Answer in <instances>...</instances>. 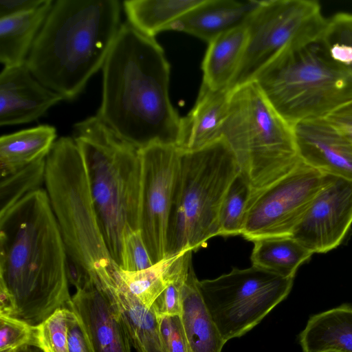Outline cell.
I'll list each match as a JSON object with an SVG mask.
<instances>
[{
	"mask_svg": "<svg viewBox=\"0 0 352 352\" xmlns=\"http://www.w3.org/2000/svg\"><path fill=\"white\" fill-rule=\"evenodd\" d=\"M14 312L15 303L12 296L0 286V316L13 317Z\"/></svg>",
	"mask_w": 352,
	"mask_h": 352,
	"instance_id": "cell-39",
	"label": "cell"
},
{
	"mask_svg": "<svg viewBox=\"0 0 352 352\" xmlns=\"http://www.w3.org/2000/svg\"><path fill=\"white\" fill-rule=\"evenodd\" d=\"M55 127L42 124L0 138L1 178L45 158L56 142Z\"/></svg>",
	"mask_w": 352,
	"mask_h": 352,
	"instance_id": "cell-24",
	"label": "cell"
},
{
	"mask_svg": "<svg viewBox=\"0 0 352 352\" xmlns=\"http://www.w3.org/2000/svg\"><path fill=\"white\" fill-rule=\"evenodd\" d=\"M45 166L46 157L1 177L0 213L8 210L30 192L41 188V184L45 183Z\"/></svg>",
	"mask_w": 352,
	"mask_h": 352,
	"instance_id": "cell-29",
	"label": "cell"
},
{
	"mask_svg": "<svg viewBox=\"0 0 352 352\" xmlns=\"http://www.w3.org/2000/svg\"><path fill=\"white\" fill-rule=\"evenodd\" d=\"M222 137L232 151L239 175L251 193L278 181L301 161L292 126L254 81L232 89Z\"/></svg>",
	"mask_w": 352,
	"mask_h": 352,
	"instance_id": "cell-8",
	"label": "cell"
},
{
	"mask_svg": "<svg viewBox=\"0 0 352 352\" xmlns=\"http://www.w3.org/2000/svg\"><path fill=\"white\" fill-rule=\"evenodd\" d=\"M15 352H45L44 349L38 345L36 342H32L27 343L20 348H19Z\"/></svg>",
	"mask_w": 352,
	"mask_h": 352,
	"instance_id": "cell-40",
	"label": "cell"
},
{
	"mask_svg": "<svg viewBox=\"0 0 352 352\" xmlns=\"http://www.w3.org/2000/svg\"><path fill=\"white\" fill-rule=\"evenodd\" d=\"M253 265L281 276L294 278L313 253L292 236L264 238L253 242Z\"/></svg>",
	"mask_w": 352,
	"mask_h": 352,
	"instance_id": "cell-26",
	"label": "cell"
},
{
	"mask_svg": "<svg viewBox=\"0 0 352 352\" xmlns=\"http://www.w3.org/2000/svg\"><path fill=\"white\" fill-rule=\"evenodd\" d=\"M327 23L318 1H261L245 24L248 38L245 52L230 89L252 81L287 48L319 40Z\"/></svg>",
	"mask_w": 352,
	"mask_h": 352,
	"instance_id": "cell-10",
	"label": "cell"
},
{
	"mask_svg": "<svg viewBox=\"0 0 352 352\" xmlns=\"http://www.w3.org/2000/svg\"><path fill=\"white\" fill-rule=\"evenodd\" d=\"M70 312L69 309H58L36 327V342L45 352H69L67 328Z\"/></svg>",
	"mask_w": 352,
	"mask_h": 352,
	"instance_id": "cell-32",
	"label": "cell"
},
{
	"mask_svg": "<svg viewBox=\"0 0 352 352\" xmlns=\"http://www.w3.org/2000/svg\"><path fill=\"white\" fill-rule=\"evenodd\" d=\"M36 327L19 319L0 316V352H15L21 346L36 342Z\"/></svg>",
	"mask_w": 352,
	"mask_h": 352,
	"instance_id": "cell-34",
	"label": "cell"
},
{
	"mask_svg": "<svg viewBox=\"0 0 352 352\" xmlns=\"http://www.w3.org/2000/svg\"><path fill=\"white\" fill-rule=\"evenodd\" d=\"M319 41L331 60L352 76V14L327 19Z\"/></svg>",
	"mask_w": 352,
	"mask_h": 352,
	"instance_id": "cell-28",
	"label": "cell"
},
{
	"mask_svg": "<svg viewBox=\"0 0 352 352\" xmlns=\"http://www.w3.org/2000/svg\"><path fill=\"white\" fill-rule=\"evenodd\" d=\"M191 266L182 292V325L190 352H221L225 344L200 293Z\"/></svg>",
	"mask_w": 352,
	"mask_h": 352,
	"instance_id": "cell-19",
	"label": "cell"
},
{
	"mask_svg": "<svg viewBox=\"0 0 352 352\" xmlns=\"http://www.w3.org/2000/svg\"><path fill=\"white\" fill-rule=\"evenodd\" d=\"M76 316L92 352H131L119 307L109 288L90 277L72 297Z\"/></svg>",
	"mask_w": 352,
	"mask_h": 352,
	"instance_id": "cell-14",
	"label": "cell"
},
{
	"mask_svg": "<svg viewBox=\"0 0 352 352\" xmlns=\"http://www.w3.org/2000/svg\"><path fill=\"white\" fill-rule=\"evenodd\" d=\"M261 1L202 0L168 30L182 32L208 43L220 34L246 24Z\"/></svg>",
	"mask_w": 352,
	"mask_h": 352,
	"instance_id": "cell-18",
	"label": "cell"
},
{
	"mask_svg": "<svg viewBox=\"0 0 352 352\" xmlns=\"http://www.w3.org/2000/svg\"><path fill=\"white\" fill-rule=\"evenodd\" d=\"M231 91L214 89L202 82L195 106L181 118L175 144L180 151H197L222 138Z\"/></svg>",
	"mask_w": 352,
	"mask_h": 352,
	"instance_id": "cell-17",
	"label": "cell"
},
{
	"mask_svg": "<svg viewBox=\"0 0 352 352\" xmlns=\"http://www.w3.org/2000/svg\"><path fill=\"white\" fill-rule=\"evenodd\" d=\"M120 309L131 344L136 352H167L164 344L159 318L118 281L109 285Z\"/></svg>",
	"mask_w": 352,
	"mask_h": 352,
	"instance_id": "cell-20",
	"label": "cell"
},
{
	"mask_svg": "<svg viewBox=\"0 0 352 352\" xmlns=\"http://www.w3.org/2000/svg\"><path fill=\"white\" fill-rule=\"evenodd\" d=\"M191 256L192 251L182 253L180 262L173 278L151 307L158 317L180 316L182 311V292L192 266Z\"/></svg>",
	"mask_w": 352,
	"mask_h": 352,
	"instance_id": "cell-31",
	"label": "cell"
},
{
	"mask_svg": "<svg viewBox=\"0 0 352 352\" xmlns=\"http://www.w3.org/2000/svg\"><path fill=\"white\" fill-rule=\"evenodd\" d=\"M53 3L46 0L34 10L0 19V61L5 67L25 63Z\"/></svg>",
	"mask_w": 352,
	"mask_h": 352,
	"instance_id": "cell-23",
	"label": "cell"
},
{
	"mask_svg": "<svg viewBox=\"0 0 352 352\" xmlns=\"http://www.w3.org/2000/svg\"><path fill=\"white\" fill-rule=\"evenodd\" d=\"M299 341L303 352H352V307L343 305L311 316Z\"/></svg>",
	"mask_w": 352,
	"mask_h": 352,
	"instance_id": "cell-22",
	"label": "cell"
},
{
	"mask_svg": "<svg viewBox=\"0 0 352 352\" xmlns=\"http://www.w3.org/2000/svg\"><path fill=\"white\" fill-rule=\"evenodd\" d=\"M67 254L46 190L0 213V286L12 296V318L37 327L70 309Z\"/></svg>",
	"mask_w": 352,
	"mask_h": 352,
	"instance_id": "cell-1",
	"label": "cell"
},
{
	"mask_svg": "<svg viewBox=\"0 0 352 352\" xmlns=\"http://www.w3.org/2000/svg\"><path fill=\"white\" fill-rule=\"evenodd\" d=\"M153 265L140 229L124 232L122 237L120 267L135 272L145 270Z\"/></svg>",
	"mask_w": 352,
	"mask_h": 352,
	"instance_id": "cell-33",
	"label": "cell"
},
{
	"mask_svg": "<svg viewBox=\"0 0 352 352\" xmlns=\"http://www.w3.org/2000/svg\"><path fill=\"white\" fill-rule=\"evenodd\" d=\"M324 174L302 160L288 174L251 193L241 235L248 241L292 236L321 188Z\"/></svg>",
	"mask_w": 352,
	"mask_h": 352,
	"instance_id": "cell-11",
	"label": "cell"
},
{
	"mask_svg": "<svg viewBox=\"0 0 352 352\" xmlns=\"http://www.w3.org/2000/svg\"><path fill=\"white\" fill-rule=\"evenodd\" d=\"M64 98L41 83L26 63L5 67L0 74V125L31 122Z\"/></svg>",
	"mask_w": 352,
	"mask_h": 352,
	"instance_id": "cell-16",
	"label": "cell"
},
{
	"mask_svg": "<svg viewBox=\"0 0 352 352\" xmlns=\"http://www.w3.org/2000/svg\"><path fill=\"white\" fill-rule=\"evenodd\" d=\"M320 352H339V351H332V350H327V351H320Z\"/></svg>",
	"mask_w": 352,
	"mask_h": 352,
	"instance_id": "cell-41",
	"label": "cell"
},
{
	"mask_svg": "<svg viewBox=\"0 0 352 352\" xmlns=\"http://www.w3.org/2000/svg\"><path fill=\"white\" fill-rule=\"evenodd\" d=\"M300 159L324 174L352 179V143L327 118L292 126Z\"/></svg>",
	"mask_w": 352,
	"mask_h": 352,
	"instance_id": "cell-15",
	"label": "cell"
},
{
	"mask_svg": "<svg viewBox=\"0 0 352 352\" xmlns=\"http://www.w3.org/2000/svg\"><path fill=\"white\" fill-rule=\"evenodd\" d=\"M45 185L67 256L91 278L113 281L120 267L101 232L85 162L73 138L54 143L46 157Z\"/></svg>",
	"mask_w": 352,
	"mask_h": 352,
	"instance_id": "cell-5",
	"label": "cell"
},
{
	"mask_svg": "<svg viewBox=\"0 0 352 352\" xmlns=\"http://www.w3.org/2000/svg\"><path fill=\"white\" fill-rule=\"evenodd\" d=\"M102 69L97 116L138 148L175 144L181 118L169 97L170 65L155 38L121 24Z\"/></svg>",
	"mask_w": 352,
	"mask_h": 352,
	"instance_id": "cell-2",
	"label": "cell"
},
{
	"mask_svg": "<svg viewBox=\"0 0 352 352\" xmlns=\"http://www.w3.org/2000/svg\"><path fill=\"white\" fill-rule=\"evenodd\" d=\"M252 81L292 126L326 118L352 100V76L331 60L319 40L287 48Z\"/></svg>",
	"mask_w": 352,
	"mask_h": 352,
	"instance_id": "cell-7",
	"label": "cell"
},
{
	"mask_svg": "<svg viewBox=\"0 0 352 352\" xmlns=\"http://www.w3.org/2000/svg\"><path fill=\"white\" fill-rule=\"evenodd\" d=\"M294 278L252 265L198 281L204 303L225 342L257 325L289 294Z\"/></svg>",
	"mask_w": 352,
	"mask_h": 352,
	"instance_id": "cell-9",
	"label": "cell"
},
{
	"mask_svg": "<svg viewBox=\"0 0 352 352\" xmlns=\"http://www.w3.org/2000/svg\"><path fill=\"white\" fill-rule=\"evenodd\" d=\"M247 38L244 25L209 42L202 63V82L214 89H230L242 61Z\"/></svg>",
	"mask_w": 352,
	"mask_h": 352,
	"instance_id": "cell-21",
	"label": "cell"
},
{
	"mask_svg": "<svg viewBox=\"0 0 352 352\" xmlns=\"http://www.w3.org/2000/svg\"><path fill=\"white\" fill-rule=\"evenodd\" d=\"M46 0H0V19L34 10Z\"/></svg>",
	"mask_w": 352,
	"mask_h": 352,
	"instance_id": "cell-38",
	"label": "cell"
},
{
	"mask_svg": "<svg viewBox=\"0 0 352 352\" xmlns=\"http://www.w3.org/2000/svg\"><path fill=\"white\" fill-rule=\"evenodd\" d=\"M158 318L166 351L190 352L180 316H163Z\"/></svg>",
	"mask_w": 352,
	"mask_h": 352,
	"instance_id": "cell-35",
	"label": "cell"
},
{
	"mask_svg": "<svg viewBox=\"0 0 352 352\" xmlns=\"http://www.w3.org/2000/svg\"><path fill=\"white\" fill-rule=\"evenodd\" d=\"M325 118L352 143V100L340 107Z\"/></svg>",
	"mask_w": 352,
	"mask_h": 352,
	"instance_id": "cell-37",
	"label": "cell"
},
{
	"mask_svg": "<svg viewBox=\"0 0 352 352\" xmlns=\"http://www.w3.org/2000/svg\"><path fill=\"white\" fill-rule=\"evenodd\" d=\"M180 258L181 254L167 256L140 271H126L120 267L117 278L129 293L150 309L173 278Z\"/></svg>",
	"mask_w": 352,
	"mask_h": 352,
	"instance_id": "cell-27",
	"label": "cell"
},
{
	"mask_svg": "<svg viewBox=\"0 0 352 352\" xmlns=\"http://www.w3.org/2000/svg\"><path fill=\"white\" fill-rule=\"evenodd\" d=\"M118 0H57L25 63L44 86L73 100L102 67L120 28Z\"/></svg>",
	"mask_w": 352,
	"mask_h": 352,
	"instance_id": "cell-3",
	"label": "cell"
},
{
	"mask_svg": "<svg viewBox=\"0 0 352 352\" xmlns=\"http://www.w3.org/2000/svg\"><path fill=\"white\" fill-rule=\"evenodd\" d=\"M352 225V179L324 174L323 184L292 236L313 254L340 245Z\"/></svg>",
	"mask_w": 352,
	"mask_h": 352,
	"instance_id": "cell-13",
	"label": "cell"
},
{
	"mask_svg": "<svg viewBox=\"0 0 352 352\" xmlns=\"http://www.w3.org/2000/svg\"><path fill=\"white\" fill-rule=\"evenodd\" d=\"M239 173L235 156L223 137L201 149L180 151L166 257L197 250L219 236L221 207Z\"/></svg>",
	"mask_w": 352,
	"mask_h": 352,
	"instance_id": "cell-6",
	"label": "cell"
},
{
	"mask_svg": "<svg viewBox=\"0 0 352 352\" xmlns=\"http://www.w3.org/2000/svg\"><path fill=\"white\" fill-rule=\"evenodd\" d=\"M67 341L69 352H92L80 322L72 311L68 320Z\"/></svg>",
	"mask_w": 352,
	"mask_h": 352,
	"instance_id": "cell-36",
	"label": "cell"
},
{
	"mask_svg": "<svg viewBox=\"0 0 352 352\" xmlns=\"http://www.w3.org/2000/svg\"><path fill=\"white\" fill-rule=\"evenodd\" d=\"M99 226L120 267L124 232L139 230L140 148L118 135L97 115L74 126Z\"/></svg>",
	"mask_w": 352,
	"mask_h": 352,
	"instance_id": "cell-4",
	"label": "cell"
},
{
	"mask_svg": "<svg viewBox=\"0 0 352 352\" xmlns=\"http://www.w3.org/2000/svg\"><path fill=\"white\" fill-rule=\"evenodd\" d=\"M250 195V188L239 175L231 185L221 207L219 236L241 235Z\"/></svg>",
	"mask_w": 352,
	"mask_h": 352,
	"instance_id": "cell-30",
	"label": "cell"
},
{
	"mask_svg": "<svg viewBox=\"0 0 352 352\" xmlns=\"http://www.w3.org/2000/svg\"><path fill=\"white\" fill-rule=\"evenodd\" d=\"M202 0H127L123 7L128 23L140 33L155 38Z\"/></svg>",
	"mask_w": 352,
	"mask_h": 352,
	"instance_id": "cell-25",
	"label": "cell"
},
{
	"mask_svg": "<svg viewBox=\"0 0 352 352\" xmlns=\"http://www.w3.org/2000/svg\"><path fill=\"white\" fill-rule=\"evenodd\" d=\"M140 156L139 229L155 264L166 257L167 230L180 151L173 144L154 142L140 148Z\"/></svg>",
	"mask_w": 352,
	"mask_h": 352,
	"instance_id": "cell-12",
	"label": "cell"
}]
</instances>
